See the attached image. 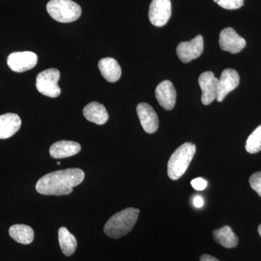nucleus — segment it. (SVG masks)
Returning a JSON list of instances; mask_svg holds the SVG:
<instances>
[{"instance_id": "1", "label": "nucleus", "mask_w": 261, "mask_h": 261, "mask_svg": "<svg viewBox=\"0 0 261 261\" xmlns=\"http://www.w3.org/2000/svg\"><path fill=\"white\" fill-rule=\"evenodd\" d=\"M84 172L80 168H67L44 175L38 180L36 190L44 195H66L73 192V187L84 181Z\"/></svg>"}, {"instance_id": "2", "label": "nucleus", "mask_w": 261, "mask_h": 261, "mask_svg": "<svg viewBox=\"0 0 261 261\" xmlns=\"http://www.w3.org/2000/svg\"><path fill=\"white\" fill-rule=\"evenodd\" d=\"M140 213L139 209L128 207L113 215L105 225V233L113 239L125 236L135 226Z\"/></svg>"}, {"instance_id": "3", "label": "nucleus", "mask_w": 261, "mask_h": 261, "mask_svg": "<svg viewBox=\"0 0 261 261\" xmlns=\"http://www.w3.org/2000/svg\"><path fill=\"white\" fill-rule=\"evenodd\" d=\"M196 152V146L186 142L173 152L168 162V176L172 180L181 178L192 162Z\"/></svg>"}, {"instance_id": "4", "label": "nucleus", "mask_w": 261, "mask_h": 261, "mask_svg": "<svg viewBox=\"0 0 261 261\" xmlns=\"http://www.w3.org/2000/svg\"><path fill=\"white\" fill-rule=\"evenodd\" d=\"M47 10L51 18L60 23H71L82 15V8L72 0H50Z\"/></svg>"}, {"instance_id": "5", "label": "nucleus", "mask_w": 261, "mask_h": 261, "mask_svg": "<svg viewBox=\"0 0 261 261\" xmlns=\"http://www.w3.org/2000/svg\"><path fill=\"white\" fill-rule=\"evenodd\" d=\"M60 71L56 68H49L38 74L36 87L41 94L47 97H58L61 93V89L58 86L60 80Z\"/></svg>"}, {"instance_id": "6", "label": "nucleus", "mask_w": 261, "mask_h": 261, "mask_svg": "<svg viewBox=\"0 0 261 261\" xmlns=\"http://www.w3.org/2000/svg\"><path fill=\"white\" fill-rule=\"evenodd\" d=\"M203 49V37L198 35L189 42H183L178 44L176 48V54L180 61L188 63L198 58L202 55Z\"/></svg>"}, {"instance_id": "7", "label": "nucleus", "mask_w": 261, "mask_h": 261, "mask_svg": "<svg viewBox=\"0 0 261 261\" xmlns=\"http://www.w3.org/2000/svg\"><path fill=\"white\" fill-rule=\"evenodd\" d=\"M38 57L32 51H15L8 58V65L10 69L17 73H23L36 66Z\"/></svg>"}, {"instance_id": "8", "label": "nucleus", "mask_w": 261, "mask_h": 261, "mask_svg": "<svg viewBox=\"0 0 261 261\" xmlns=\"http://www.w3.org/2000/svg\"><path fill=\"white\" fill-rule=\"evenodd\" d=\"M149 21L157 27L166 25L171 16V3L170 0H152L149 5Z\"/></svg>"}, {"instance_id": "9", "label": "nucleus", "mask_w": 261, "mask_h": 261, "mask_svg": "<svg viewBox=\"0 0 261 261\" xmlns=\"http://www.w3.org/2000/svg\"><path fill=\"white\" fill-rule=\"evenodd\" d=\"M219 45L222 50L232 54L240 53L246 46V41L232 28L223 29L220 33Z\"/></svg>"}, {"instance_id": "10", "label": "nucleus", "mask_w": 261, "mask_h": 261, "mask_svg": "<svg viewBox=\"0 0 261 261\" xmlns=\"http://www.w3.org/2000/svg\"><path fill=\"white\" fill-rule=\"evenodd\" d=\"M218 80L214 73L211 71H206L200 75L198 80L199 85L202 90L201 101L205 106H208L214 102L217 97Z\"/></svg>"}, {"instance_id": "11", "label": "nucleus", "mask_w": 261, "mask_h": 261, "mask_svg": "<svg viewBox=\"0 0 261 261\" xmlns=\"http://www.w3.org/2000/svg\"><path fill=\"white\" fill-rule=\"evenodd\" d=\"M240 80V75L237 70L231 68L225 69L221 73V78L218 82L216 100L218 102H222L229 92L238 87Z\"/></svg>"}, {"instance_id": "12", "label": "nucleus", "mask_w": 261, "mask_h": 261, "mask_svg": "<svg viewBox=\"0 0 261 261\" xmlns=\"http://www.w3.org/2000/svg\"><path fill=\"white\" fill-rule=\"evenodd\" d=\"M137 112L141 125L147 133L153 134L157 132L159 125V118L152 106L147 103H140L137 106Z\"/></svg>"}, {"instance_id": "13", "label": "nucleus", "mask_w": 261, "mask_h": 261, "mask_svg": "<svg viewBox=\"0 0 261 261\" xmlns=\"http://www.w3.org/2000/svg\"><path fill=\"white\" fill-rule=\"evenodd\" d=\"M155 97L160 106L166 111H171L176 104V92L172 82L166 80L160 83L155 89Z\"/></svg>"}, {"instance_id": "14", "label": "nucleus", "mask_w": 261, "mask_h": 261, "mask_svg": "<svg viewBox=\"0 0 261 261\" xmlns=\"http://www.w3.org/2000/svg\"><path fill=\"white\" fill-rule=\"evenodd\" d=\"M81 149L82 147L78 142L62 140L51 145L49 154L55 159H65L78 154Z\"/></svg>"}, {"instance_id": "15", "label": "nucleus", "mask_w": 261, "mask_h": 261, "mask_svg": "<svg viewBox=\"0 0 261 261\" xmlns=\"http://www.w3.org/2000/svg\"><path fill=\"white\" fill-rule=\"evenodd\" d=\"M21 119L15 113L0 116V139L5 140L13 137L21 126Z\"/></svg>"}, {"instance_id": "16", "label": "nucleus", "mask_w": 261, "mask_h": 261, "mask_svg": "<svg viewBox=\"0 0 261 261\" xmlns=\"http://www.w3.org/2000/svg\"><path fill=\"white\" fill-rule=\"evenodd\" d=\"M99 71L105 80L111 83H114L121 76V66L116 60L112 58H106L98 63Z\"/></svg>"}, {"instance_id": "17", "label": "nucleus", "mask_w": 261, "mask_h": 261, "mask_svg": "<svg viewBox=\"0 0 261 261\" xmlns=\"http://www.w3.org/2000/svg\"><path fill=\"white\" fill-rule=\"evenodd\" d=\"M83 114L86 119L97 125L105 124L109 118L106 107L97 102H92L86 106Z\"/></svg>"}, {"instance_id": "18", "label": "nucleus", "mask_w": 261, "mask_h": 261, "mask_svg": "<svg viewBox=\"0 0 261 261\" xmlns=\"http://www.w3.org/2000/svg\"><path fill=\"white\" fill-rule=\"evenodd\" d=\"M213 237L216 243L226 248H233L239 243L238 236L233 232L232 229L228 226L214 230Z\"/></svg>"}, {"instance_id": "19", "label": "nucleus", "mask_w": 261, "mask_h": 261, "mask_svg": "<svg viewBox=\"0 0 261 261\" xmlns=\"http://www.w3.org/2000/svg\"><path fill=\"white\" fill-rule=\"evenodd\" d=\"M9 234L17 243L29 245L34 239V231L31 226L25 224H15L9 229Z\"/></svg>"}, {"instance_id": "20", "label": "nucleus", "mask_w": 261, "mask_h": 261, "mask_svg": "<svg viewBox=\"0 0 261 261\" xmlns=\"http://www.w3.org/2000/svg\"><path fill=\"white\" fill-rule=\"evenodd\" d=\"M58 240L62 252L65 256H70L74 253L77 247L76 239L68 231V228L63 226L59 228Z\"/></svg>"}, {"instance_id": "21", "label": "nucleus", "mask_w": 261, "mask_h": 261, "mask_svg": "<svg viewBox=\"0 0 261 261\" xmlns=\"http://www.w3.org/2000/svg\"><path fill=\"white\" fill-rule=\"evenodd\" d=\"M245 149L250 154H255L261 151V125L257 126L251 135L249 136L245 143Z\"/></svg>"}, {"instance_id": "22", "label": "nucleus", "mask_w": 261, "mask_h": 261, "mask_svg": "<svg viewBox=\"0 0 261 261\" xmlns=\"http://www.w3.org/2000/svg\"><path fill=\"white\" fill-rule=\"evenodd\" d=\"M221 8L226 10H236L244 5V0H214Z\"/></svg>"}, {"instance_id": "23", "label": "nucleus", "mask_w": 261, "mask_h": 261, "mask_svg": "<svg viewBox=\"0 0 261 261\" xmlns=\"http://www.w3.org/2000/svg\"><path fill=\"white\" fill-rule=\"evenodd\" d=\"M249 182L252 190H255L257 195L261 197V171L253 173L250 176Z\"/></svg>"}, {"instance_id": "24", "label": "nucleus", "mask_w": 261, "mask_h": 261, "mask_svg": "<svg viewBox=\"0 0 261 261\" xmlns=\"http://www.w3.org/2000/svg\"><path fill=\"white\" fill-rule=\"evenodd\" d=\"M191 185L195 190L197 191H202L207 187V182L202 178H197L192 180Z\"/></svg>"}, {"instance_id": "25", "label": "nucleus", "mask_w": 261, "mask_h": 261, "mask_svg": "<svg viewBox=\"0 0 261 261\" xmlns=\"http://www.w3.org/2000/svg\"><path fill=\"white\" fill-rule=\"evenodd\" d=\"M193 205L197 208H200L204 205V200L200 196H196L193 199Z\"/></svg>"}, {"instance_id": "26", "label": "nucleus", "mask_w": 261, "mask_h": 261, "mask_svg": "<svg viewBox=\"0 0 261 261\" xmlns=\"http://www.w3.org/2000/svg\"><path fill=\"white\" fill-rule=\"evenodd\" d=\"M200 261H220L215 257L211 256L210 255H202L200 257Z\"/></svg>"}, {"instance_id": "27", "label": "nucleus", "mask_w": 261, "mask_h": 261, "mask_svg": "<svg viewBox=\"0 0 261 261\" xmlns=\"http://www.w3.org/2000/svg\"><path fill=\"white\" fill-rule=\"evenodd\" d=\"M257 231H258L259 234L260 235L261 237V224L258 226V228H257Z\"/></svg>"}, {"instance_id": "28", "label": "nucleus", "mask_w": 261, "mask_h": 261, "mask_svg": "<svg viewBox=\"0 0 261 261\" xmlns=\"http://www.w3.org/2000/svg\"><path fill=\"white\" fill-rule=\"evenodd\" d=\"M61 162L57 163V165H58V166H61Z\"/></svg>"}]
</instances>
